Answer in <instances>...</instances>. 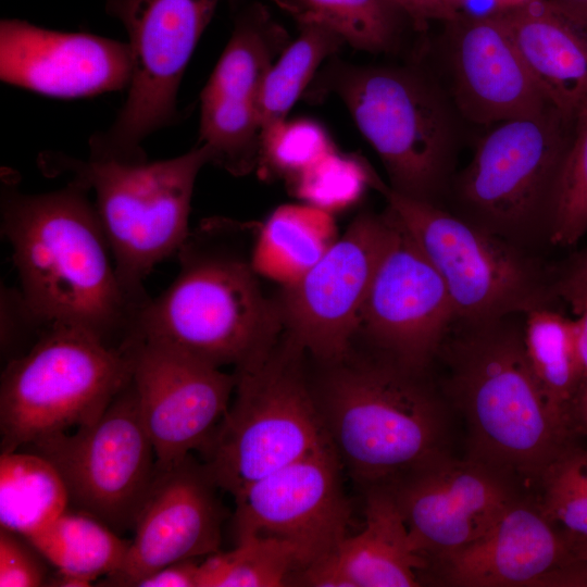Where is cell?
Instances as JSON below:
<instances>
[{"label": "cell", "instance_id": "1", "mask_svg": "<svg viewBox=\"0 0 587 587\" xmlns=\"http://www.w3.org/2000/svg\"><path fill=\"white\" fill-rule=\"evenodd\" d=\"M0 209L20 289L40 317L115 349L138 337L150 298H137L121 280L89 189L68 180L53 191L25 193L5 175Z\"/></svg>", "mask_w": 587, "mask_h": 587}, {"label": "cell", "instance_id": "2", "mask_svg": "<svg viewBox=\"0 0 587 587\" xmlns=\"http://www.w3.org/2000/svg\"><path fill=\"white\" fill-rule=\"evenodd\" d=\"M523 328L524 315L455 320L438 355L448 366L442 390L467 426V457L529 487L573 442L576 424L539 387Z\"/></svg>", "mask_w": 587, "mask_h": 587}, {"label": "cell", "instance_id": "3", "mask_svg": "<svg viewBox=\"0 0 587 587\" xmlns=\"http://www.w3.org/2000/svg\"><path fill=\"white\" fill-rule=\"evenodd\" d=\"M317 365L310 385L320 419L342 470L362 490L449 453L446 395L428 369L353 347Z\"/></svg>", "mask_w": 587, "mask_h": 587}, {"label": "cell", "instance_id": "4", "mask_svg": "<svg viewBox=\"0 0 587 587\" xmlns=\"http://www.w3.org/2000/svg\"><path fill=\"white\" fill-rule=\"evenodd\" d=\"M305 96L311 101L336 96L345 104L392 191L445 208L464 120L432 74L415 63L358 65L334 55Z\"/></svg>", "mask_w": 587, "mask_h": 587}, {"label": "cell", "instance_id": "5", "mask_svg": "<svg viewBox=\"0 0 587 587\" xmlns=\"http://www.w3.org/2000/svg\"><path fill=\"white\" fill-rule=\"evenodd\" d=\"M223 223L188 235L179 272L150 298L138 337L174 347L212 366L242 369L262 357L283 330L276 301L263 295L251 261L222 239Z\"/></svg>", "mask_w": 587, "mask_h": 587}, {"label": "cell", "instance_id": "6", "mask_svg": "<svg viewBox=\"0 0 587 587\" xmlns=\"http://www.w3.org/2000/svg\"><path fill=\"white\" fill-rule=\"evenodd\" d=\"M307 357L283 328L261 358L234 371V400L201 452L215 484L234 498L329 444L314 402Z\"/></svg>", "mask_w": 587, "mask_h": 587}, {"label": "cell", "instance_id": "7", "mask_svg": "<svg viewBox=\"0 0 587 587\" xmlns=\"http://www.w3.org/2000/svg\"><path fill=\"white\" fill-rule=\"evenodd\" d=\"M211 163L207 146L149 162L79 160L60 152L39 157L42 172L65 175L95 193V207L125 287L147 300L143 282L160 262L177 253L189 235L197 176Z\"/></svg>", "mask_w": 587, "mask_h": 587}, {"label": "cell", "instance_id": "8", "mask_svg": "<svg viewBox=\"0 0 587 587\" xmlns=\"http://www.w3.org/2000/svg\"><path fill=\"white\" fill-rule=\"evenodd\" d=\"M574 127L575 117L552 104L491 125L469 164L455 172L445 208L527 250L549 242L555 186Z\"/></svg>", "mask_w": 587, "mask_h": 587}, {"label": "cell", "instance_id": "9", "mask_svg": "<svg viewBox=\"0 0 587 587\" xmlns=\"http://www.w3.org/2000/svg\"><path fill=\"white\" fill-rule=\"evenodd\" d=\"M129 346L52 323L25 354L8 362L0 385L1 453L96 422L132 380Z\"/></svg>", "mask_w": 587, "mask_h": 587}, {"label": "cell", "instance_id": "10", "mask_svg": "<svg viewBox=\"0 0 587 587\" xmlns=\"http://www.w3.org/2000/svg\"><path fill=\"white\" fill-rule=\"evenodd\" d=\"M374 189L394 208L438 271L455 320L485 322L552 305V270L533 251L488 233L446 208L400 196L379 178Z\"/></svg>", "mask_w": 587, "mask_h": 587}, {"label": "cell", "instance_id": "11", "mask_svg": "<svg viewBox=\"0 0 587 587\" xmlns=\"http://www.w3.org/2000/svg\"><path fill=\"white\" fill-rule=\"evenodd\" d=\"M222 0H105L128 36L133 76L113 123L89 139V158L142 162V142L179 118L177 95L186 66ZM237 8L239 0H227Z\"/></svg>", "mask_w": 587, "mask_h": 587}, {"label": "cell", "instance_id": "12", "mask_svg": "<svg viewBox=\"0 0 587 587\" xmlns=\"http://www.w3.org/2000/svg\"><path fill=\"white\" fill-rule=\"evenodd\" d=\"M25 448L55 467L75 510L116 533L134 529L157 475V458L132 380L92 424Z\"/></svg>", "mask_w": 587, "mask_h": 587}, {"label": "cell", "instance_id": "13", "mask_svg": "<svg viewBox=\"0 0 587 587\" xmlns=\"http://www.w3.org/2000/svg\"><path fill=\"white\" fill-rule=\"evenodd\" d=\"M389 235L387 209L361 212L345 235L276 300L283 328L317 363L342 358Z\"/></svg>", "mask_w": 587, "mask_h": 587}, {"label": "cell", "instance_id": "14", "mask_svg": "<svg viewBox=\"0 0 587 587\" xmlns=\"http://www.w3.org/2000/svg\"><path fill=\"white\" fill-rule=\"evenodd\" d=\"M286 29L268 9H239L220 60L200 96L198 145L211 163L234 176L259 166L262 148L260 96L268 71L289 45Z\"/></svg>", "mask_w": 587, "mask_h": 587}, {"label": "cell", "instance_id": "15", "mask_svg": "<svg viewBox=\"0 0 587 587\" xmlns=\"http://www.w3.org/2000/svg\"><path fill=\"white\" fill-rule=\"evenodd\" d=\"M363 304L357 336L416 369H429L455 321L447 287L397 212ZM355 336V337H357Z\"/></svg>", "mask_w": 587, "mask_h": 587}, {"label": "cell", "instance_id": "16", "mask_svg": "<svg viewBox=\"0 0 587 587\" xmlns=\"http://www.w3.org/2000/svg\"><path fill=\"white\" fill-rule=\"evenodd\" d=\"M386 486L427 569L485 535L521 499L501 473L449 453Z\"/></svg>", "mask_w": 587, "mask_h": 587}, {"label": "cell", "instance_id": "17", "mask_svg": "<svg viewBox=\"0 0 587 587\" xmlns=\"http://www.w3.org/2000/svg\"><path fill=\"white\" fill-rule=\"evenodd\" d=\"M132 382L153 445L157 470L202 452L224 417L237 375L160 341L129 345Z\"/></svg>", "mask_w": 587, "mask_h": 587}, {"label": "cell", "instance_id": "18", "mask_svg": "<svg viewBox=\"0 0 587 587\" xmlns=\"http://www.w3.org/2000/svg\"><path fill=\"white\" fill-rule=\"evenodd\" d=\"M341 470L329 442L249 485L234 498L236 542L253 537L287 541L305 567L329 554L348 536L350 505Z\"/></svg>", "mask_w": 587, "mask_h": 587}, {"label": "cell", "instance_id": "19", "mask_svg": "<svg viewBox=\"0 0 587 587\" xmlns=\"http://www.w3.org/2000/svg\"><path fill=\"white\" fill-rule=\"evenodd\" d=\"M218 489L204 463L191 454L171 467L157 470L125 562L104 582L133 586L172 563L217 552L223 522Z\"/></svg>", "mask_w": 587, "mask_h": 587}, {"label": "cell", "instance_id": "20", "mask_svg": "<svg viewBox=\"0 0 587 587\" xmlns=\"http://www.w3.org/2000/svg\"><path fill=\"white\" fill-rule=\"evenodd\" d=\"M128 42L43 28L18 18L0 23V78L40 95L74 99L127 89Z\"/></svg>", "mask_w": 587, "mask_h": 587}, {"label": "cell", "instance_id": "21", "mask_svg": "<svg viewBox=\"0 0 587 587\" xmlns=\"http://www.w3.org/2000/svg\"><path fill=\"white\" fill-rule=\"evenodd\" d=\"M446 25L448 91L464 121L491 126L538 113L551 104L498 12L462 13Z\"/></svg>", "mask_w": 587, "mask_h": 587}, {"label": "cell", "instance_id": "22", "mask_svg": "<svg viewBox=\"0 0 587 587\" xmlns=\"http://www.w3.org/2000/svg\"><path fill=\"white\" fill-rule=\"evenodd\" d=\"M576 552L539 505L520 499L485 535L436 565L451 586H558Z\"/></svg>", "mask_w": 587, "mask_h": 587}, {"label": "cell", "instance_id": "23", "mask_svg": "<svg viewBox=\"0 0 587 587\" xmlns=\"http://www.w3.org/2000/svg\"><path fill=\"white\" fill-rule=\"evenodd\" d=\"M364 494L365 522L329 554L303 569L291 585L314 587L420 586L426 562L414 551L405 523L388 486Z\"/></svg>", "mask_w": 587, "mask_h": 587}, {"label": "cell", "instance_id": "24", "mask_svg": "<svg viewBox=\"0 0 587 587\" xmlns=\"http://www.w3.org/2000/svg\"><path fill=\"white\" fill-rule=\"evenodd\" d=\"M498 14L544 96L575 117L587 99V26L544 0H523Z\"/></svg>", "mask_w": 587, "mask_h": 587}, {"label": "cell", "instance_id": "25", "mask_svg": "<svg viewBox=\"0 0 587 587\" xmlns=\"http://www.w3.org/2000/svg\"><path fill=\"white\" fill-rule=\"evenodd\" d=\"M58 571L54 585L85 587L123 566L130 540L96 517L65 510L52 523L25 538Z\"/></svg>", "mask_w": 587, "mask_h": 587}, {"label": "cell", "instance_id": "26", "mask_svg": "<svg viewBox=\"0 0 587 587\" xmlns=\"http://www.w3.org/2000/svg\"><path fill=\"white\" fill-rule=\"evenodd\" d=\"M335 230L329 212L307 203L282 205L262 228L252 266L257 273L291 284L337 240Z\"/></svg>", "mask_w": 587, "mask_h": 587}, {"label": "cell", "instance_id": "27", "mask_svg": "<svg viewBox=\"0 0 587 587\" xmlns=\"http://www.w3.org/2000/svg\"><path fill=\"white\" fill-rule=\"evenodd\" d=\"M70 504L55 467L32 451L0 455V525L27 538L60 516Z\"/></svg>", "mask_w": 587, "mask_h": 587}, {"label": "cell", "instance_id": "28", "mask_svg": "<svg viewBox=\"0 0 587 587\" xmlns=\"http://www.w3.org/2000/svg\"><path fill=\"white\" fill-rule=\"evenodd\" d=\"M523 332L526 357L539 387L555 408L574 417L583 387L575 320L552 305L540 307L524 315Z\"/></svg>", "mask_w": 587, "mask_h": 587}, {"label": "cell", "instance_id": "29", "mask_svg": "<svg viewBox=\"0 0 587 587\" xmlns=\"http://www.w3.org/2000/svg\"><path fill=\"white\" fill-rule=\"evenodd\" d=\"M273 1L298 24L323 25L351 47L371 53L397 50L403 21H409L391 0Z\"/></svg>", "mask_w": 587, "mask_h": 587}, {"label": "cell", "instance_id": "30", "mask_svg": "<svg viewBox=\"0 0 587 587\" xmlns=\"http://www.w3.org/2000/svg\"><path fill=\"white\" fill-rule=\"evenodd\" d=\"M299 35L289 42L268 71L260 96L262 139L287 120L321 66L340 50L345 40L319 24H298Z\"/></svg>", "mask_w": 587, "mask_h": 587}, {"label": "cell", "instance_id": "31", "mask_svg": "<svg viewBox=\"0 0 587 587\" xmlns=\"http://www.w3.org/2000/svg\"><path fill=\"white\" fill-rule=\"evenodd\" d=\"M307 563L291 544L274 538H248L226 552L199 563L197 587H277L291 585Z\"/></svg>", "mask_w": 587, "mask_h": 587}, {"label": "cell", "instance_id": "32", "mask_svg": "<svg viewBox=\"0 0 587 587\" xmlns=\"http://www.w3.org/2000/svg\"><path fill=\"white\" fill-rule=\"evenodd\" d=\"M540 510L576 546L587 544V448L571 442L539 485Z\"/></svg>", "mask_w": 587, "mask_h": 587}, {"label": "cell", "instance_id": "33", "mask_svg": "<svg viewBox=\"0 0 587 587\" xmlns=\"http://www.w3.org/2000/svg\"><path fill=\"white\" fill-rule=\"evenodd\" d=\"M587 232V99L575 115L574 135L558 177L549 243L575 245Z\"/></svg>", "mask_w": 587, "mask_h": 587}, {"label": "cell", "instance_id": "34", "mask_svg": "<svg viewBox=\"0 0 587 587\" xmlns=\"http://www.w3.org/2000/svg\"><path fill=\"white\" fill-rule=\"evenodd\" d=\"M375 172L360 157L332 150L289 182L304 203L334 212L357 202Z\"/></svg>", "mask_w": 587, "mask_h": 587}, {"label": "cell", "instance_id": "35", "mask_svg": "<svg viewBox=\"0 0 587 587\" xmlns=\"http://www.w3.org/2000/svg\"><path fill=\"white\" fill-rule=\"evenodd\" d=\"M334 149L330 137L317 122L286 120L263 137L258 167L268 168L289 183Z\"/></svg>", "mask_w": 587, "mask_h": 587}, {"label": "cell", "instance_id": "36", "mask_svg": "<svg viewBox=\"0 0 587 587\" xmlns=\"http://www.w3.org/2000/svg\"><path fill=\"white\" fill-rule=\"evenodd\" d=\"M50 325L32 309L20 288L1 285L0 339L7 363L30 350Z\"/></svg>", "mask_w": 587, "mask_h": 587}, {"label": "cell", "instance_id": "37", "mask_svg": "<svg viewBox=\"0 0 587 587\" xmlns=\"http://www.w3.org/2000/svg\"><path fill=\"white\" fill-rule=\"evenodd\" d=\"M21 535L0 530V586L38 587L45 585L46 569Z\"/></svg>", "mask_w": 587, "mask_h": 587}, {"label": "cell", "instance_id": "38", "mask_svg": "<svg viewBox=\"0 0 587 587\" xmlns=\"http://www.w3.org/2000/svg\"><path fill=\"white\" fill-rule=\"evenodd\" d=\"M391 2L419 32L426 30L433 21L448 23L463 13L460 0H391Z\"/></svg>", "mask_w": 587, "mask_h": 587}, {"label": "cell", "instance_id": "39", "mask_svg": "<svg viewBox=\"0 0 587 587\" xmlns=\"http://www.w3.org/2000/svg\"><path fill=\"white\" fill-rule=\"evenodd\" d=\"M552 288L555 299L566 302L577 315L576 339L584 386L587 384V284L554 282Z\"/></svg>", "mask_w": 587, "mask_h": 587}, {"label": "cell", "instance_id": "40", "mask_svg": "<svg viewBox=\"0 0 587 587\" xmlns=\"http://www.w3.org/2000/svg\"><path fill=\"white\" fill-rule=\"evenodd\" d=\"M199 563L195 559L172 563L139 578L132 587H197Z\"/></svg>", "mask_w": 587, "mask_h": 587}, {"label": "cell", "instance_id": "41", "mask_svg": "<svg viewBox=\"0 0 587 587\" xmlns=\"http://www.w3.org/2000/svg\"><path fill=\"white\" fill-rule=\"evenodd\" d=\"M553 282L587 284V249L574 255L565 265L552 270Z\"/></svg>", "mask_w": 587, "mask_h": 587}, {"label": "cell", "instance_id": "42", "mask_svg": "<svg viewBox=\"0 0 587 587\" xmlns=\"http://www.w3.org/2000/svg\"><path fill=\"white\" fill-rule=\"evenodd\" d=\"M558 586L587 587V544L578 548L574 561L561 576Z\"/></svg>", "mask_w": 587, "mask_h": 587}, {"label": "cell", "instance_id": "43", "mask_svg": "<svg viewBox=\"0 0 587 587\" xmlns=\"http://www.w3.org/2000/svg\"><path fill=\"white\" fill-rule=\"evenodd\" d=\"M566 17L587 26V0H544Z\"/></svg>", "mask_w": 587, "mask_h": 587}, {"label": "cell", "instance_id": "44", "mask_svg": "<svg viewBox=\"0 0 587 587\" xmlns=\"http://www.w3.org/2000/svg\"><path fill=\"white\" fill-rule=\"evenodd\" d=\"M575 424L587 430V384L582 387L574 405Z\"/></svg>", "mask_w": 587, "mask_h": 587}]
</instances>
